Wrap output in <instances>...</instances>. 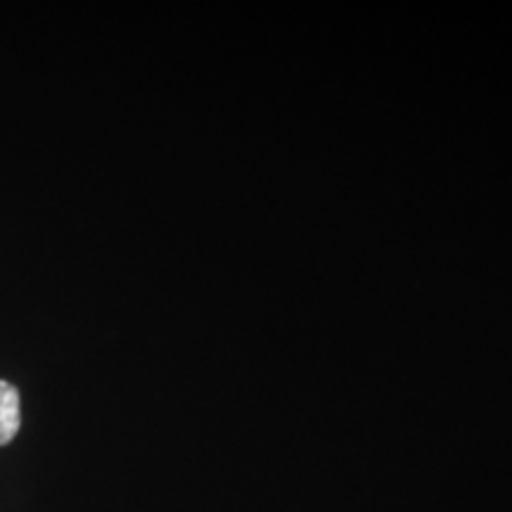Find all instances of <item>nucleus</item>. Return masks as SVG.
<instances>
[{
    "instance_id": "f257e3e1",
    "label": "nucleus",
    "mask_w": 512,
    "mask_h": 512,
    "mask_svg": "<svg viewBox=\"0 0 512 512\" xmlns=\"http://www.w3.org/2000/svg\"><path fill=\"white\" fill-rule=\"evenodd\" d=\"M22 427V399L15 384L0 380V446H8Z\"/></svg>"
}]
</instances>
